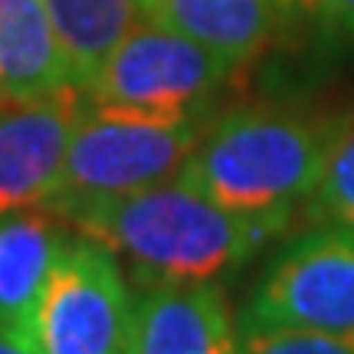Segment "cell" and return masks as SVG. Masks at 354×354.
Segmentation results:
<instances>
[{
  "label": "cell",
  "instance_id": "1",
  "mask_svg": "<svg viewBox=\"0 0 354 354\" xmlns=\"http://www.w3.org/2000/svg\"><path fill=\"white\" fill-rule=\"evenodd\" d=\"M295 214H233L180 180H165L128 197L95 203L66 223L102 243L122 263L131 286H207L289 233Z\"/></svg>",
  "mask_w": 354,
  "mask_h": 354
},
{
  "label": "cell",
  "instance_id": "2",
  "mask_svg": "<svg viewBox=\"0 0 354 354\" xmlns=\"http://www.w3.org/2000/svg\"><path fill=\"white\" fill-rule=\"evenodd\" d=\"M335 125L299 105H243L203 128L177 180L233 214H295L322 177Z\"/></svg>",
  "mask_w": 354,
  "mask_h": 354
},
{
  "label": "cell",
  "instance_id": "3",
  "mask_svg": "<svg viewBox=\"0 0 354 354\" xmlns=\"http://www.w3.org/2000/svg\"><path fill=\"white\" fill-rule=\"evenodd\" d=\"M207 125V115L177 118L86 102L66 151L59 187L46 207L69 220L95 203L174 180Z\"/></svg>",
  "mask_w": 354,
  "mask_h": 354
},
{
  "label": "cell",
  "instance_id": "4",
  "mask_svg": "<svg viewBox=\"0 0 354 354\" xmlns=\"http://www.w3.org/2000/svg\"><path fill=\"white\" fill-rule=\"evenodd\" d=\"M138 295L102 243L73 230L39 295L30 344L37 354H128Z\"/></svg>",
  "mask_w": 354,
  "mask_h": 354
},
{
  "label": "cell",
  "instance_id": "5",
  "mask_svg": "<svg viewBox=\"0 0 354 354\" xmlns=\"http://www.w3.org/2000/svg\"><path fill=\"white\" fill-rule=\"evenodd\" d=\"M236 328L354 338V227L322 223L282 246L250 289Z\"/></svg>",
  "mask_w": 354,
  "mask_h": 354
},
{
  "label": "cell",
  "instance_id": "6",
  "mask_svg": "<svg viewBox=\"0 0 354 354\" xmlns=\"http://www.w3.org/2000/svg\"><path fill=\"white\" fill-rule=\"evenodd\" d=\"M233 76L236 69L207 46L148 17L109 53L86 95L99 105L197 118L210 115L214 99Z\"/></svg>",
  "mask_w": 354,
  "mask_h": 354
},
{
  "label": "cell",
  "instance_id": "7",
  "mask_svg": "<svg viewBox=\"0 0 354 354\" xmlns=\"http://www.w3.org/2000/svg\"><path fill=\"white\" fill-rule=\"evenodd\" d=\"M86 102L79 86L43 99L0 102V214L50 203Z\"/></svg>",
  "mask_w": 354,
  "mask_h": 354
},
{
  "label": "cell",
  "instance_id": "8",
  "mask_svg": "<svg viewBox=\"0 0 354 354\" xmlns=\"http://www.w3.org/2000/svg\"><path fill=\"white\" fill-rule=\"evenodd\" d=\"M128 354H240V328L220 282L138 289Z\"/></svg>",
  "mask_w": 354,
  "mask_h": 354
},
{
  "label": "cell",
  "instance_id": "9",
  "mask_svg": "<svg viewBox=\"0 0 354 354\" xmlns=\"http://www.w3.org/2000/svg\"><path fill=\"white\" fill-rule=\"evenodd\" d=\"M73 227L50 207L0 214V331L30 342L39 295Z\"/></svg>",
  "mask_w": 354,
  "mask_h": 354
},
{
  "label": "cell",
  "instance_id": "10",
  "mask_svg": "<svg viewBox=\"0 0 354 354\" xmlns=\"http://www.w3.org/2000/svg\"><path fill=\"white\" fill-rule=\"evenodd\" d=\"M151 17L220 56L236 73L263 56L282 33V0H151Z\"/></svg>",
  "mask_w": 354,
  "mask_h": 354
},
{
  "label": "cell",
  "instance_id": "11",
  "mask_svg": "<svg viewBox=\"0 0 354 354\" xmlns=\"http://www.w3.org/2000/svg\"><path fill=\"white\" fill-rule=\"evenodd\" d=\"M73 86L43 0H0V92L7 102L43 99Z\"/></svg>",
  "mask_w": 354,
  "mask_h": 354
},
{
  "label": "cell",
  "instance_id": "12",
  "mask_svg": "<svg viewBox=\"0 0 354 354\" xmlns=\"http://www.w3.org/2000/svg\"><path fill=\"white\" fill-rule=\"evenodd\" d=\"M73 86L86 88L122 39L151 17V0H43Z\"/></svg>",
  "mask_w": 354,
  "mask_h": 354
},
{
  "label": "cell",
  "instance_id": "13",
  "mask_svg": "<svg viewBox=\"0 0 354 354\" xmlns=\"http://www.w3.org/2000/svg\"><path fill=\"white\" fill-rule=\"evenodd\" d=\"M308 214L318 223L354 227V112L335 125L322 177L308 197Z\"/></svg>",
  "mask_w": 354,
  "mask_h": 354
},
{
  "label": "cell",
  "instance_id": "14",
  "mask_svg": "<svg viewBox=\"0 0 354 354\" xmlns=\"http://www.w3.org/2000/svg\"><path fill=\"white\" fill-rule=\"evenodd\" d=\"M240 354H354V338L322 331H240Z\"/></svg>",
  "mask_w": 354,
  "mask_h": 354
},
{
  "label": "cell",
  "instance_id": "15",
  "mask_svg": "<svg viewBox=\"0 0 354 354\" xmlns=\"http://www.w3.org/2000/svg\"><path fill=\"white\" fill-rule=\"evenodd\" d=\"M286 20H299L322 39L354 43V0H282Z\"/></svg>",
  "mask_w": 354,
  "mask_h": 354
},
{
  "label": "cell",
  "instance_id": "16",
  "mask_svg": "<svg viewBox=\"0 0 354 354\" xmlns=\"http://www.w3.org/2000/svg\"><path fill=\"white\" fill-rule=\"evenodd\" d=\"M0 354H37V348L24 338H17V335H7V331H0Z\"/></svg>",
  "mask_w": 354,
  "mask_h": 354
},
{
  "label": "cell",
  "instance_id": "17",
  "mask_svg": "<svg viewBox=\"0 0 354 354\" xmlns=\"http://www.w3.org/2000/svg\"><path fill=\"white\" fill-rule=\"evenodd\" d=\"M0 102H7V99H3V92H0Z\"/></svg>",
  "mask_w": 354,
  "mask_h": 354
}]
</instances>
